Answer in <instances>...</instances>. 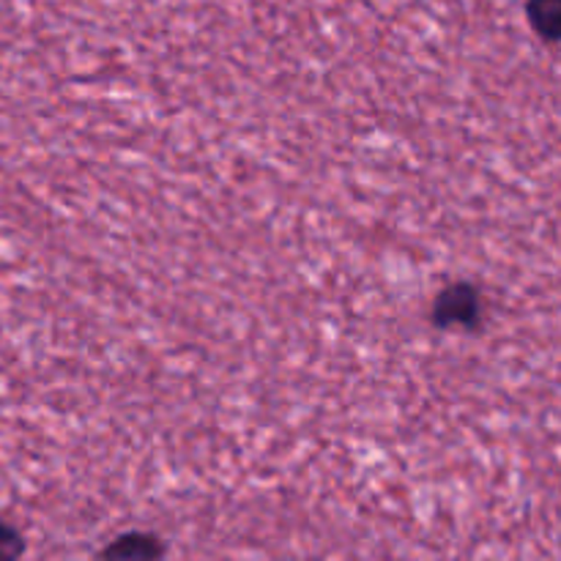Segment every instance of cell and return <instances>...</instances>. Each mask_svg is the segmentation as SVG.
Here are the masks:
<instances>
[{
    "instance_id": "obj_3",
    "label": "cell",
    "mask_w": 561,
    "mask_h": 561,
    "mask_svg": "<svg viewBox=\"0 0 561 561\" xmlns=\"http://www.w3.org/2000/svg\"><path fill=\"white\" fill-rule=\"evenodd\" d=\"M526 16L537 36L546 42H561V0H529Z\"/></svg>"
},
{
    "instance_id": "obj_1",
    "label": "cell",
    "mask_w": 561,
    "mask_h": 561,
    "mask_svg": "<svg viewBox=\"0 0 561 561\" xmlns=\"http://www.w3.org/2000/svg\"><path fill=\"white\" fill-rule=\"evenodd\" d=\"M433 327L438 329H477L482 323V296L474 285L455 283L444 288L433 301Z\"/></svg>"
},
{
    "instance_id": "obj_4",
    "label": "cell",
    "mask_w": 561,
    "mask_h": 561,
    "mask_svg": "<svg viewBox=\"0 0 561 561\" xmlns=\"http://www.w3.org/2000/svg\"><path fill=\"white\" fill-rule=\"evenodd\" d=\"M22 553H25V540H22V535L14 526L0 520V561H20Z\"/></svg>"
},
{
    "instance_id": "obj_2",
    "label": "cell",
    "mask_w": 561,
    "mask_h": 561,
    "mask_svg": "<svg viewBox=\"0 0 561 561\" xmlns=\"http://www.w3.org/2000/svg\"><path fill=\"white\" fill-rule=\"evenodd\" d=\"M164 557V542L148 531L121 535L99 553L96 561H159Z\"/></svg>"
}]
</instances>
